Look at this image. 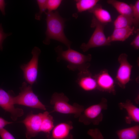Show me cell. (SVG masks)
<instances>
[{
	"mask_svg": "<svg viewBox=\"0 0 139 139\" xmlns=\"http://www.w3.org/2000/svg\"><path fill=\"white\" fill-rule=\"evenodd\" d=\"M47 29L46 37L43 41L48 45L51 39L58 41L65 45L68 48H70L71 42L66 37L64 32L65 20L60 15L58 11L46 12Z\"/></svg>",
	"mask_w": 139,
	"mask_h": 139,
	"instance_id": "cell-1",
	"label": "cell"
},
{
	"mask_svg": "<svg viewBox=\"0 0 139 139\" xmlns=\"http://www.w3.org/2000/svg\"><path fill=\"white\" fill-rule=\"evenodd\" d=\"M55 50L57 55V61H66L68 63L67 67L70 70L83 71L88 70L91 65L92 57L90 54L85 55L71 48L64 50L60 46L56 47Z\"/></svg>",
	"mask_w": 139,
	"mask_h": 139,
	"instance_id": "cell-2",
	"label": "cell"
},
{
	"mask_svg": "<svg viewBox=\"0 0 139 139\" xmlns=\"http://www.w3.org/2000/svg\"><path fill=\"white\" fill-rule=\"evenodd\" d=\"M69 99L63 93L54 92L52 95L50 103L53 106V110L49 113L56 112L63 114H73L76 118L80 116L84 109L83 106L75 103L69 104Z\"/></svg>",
	"mask_w": 139,
	"mask_h": 139,
	"instance_id": "cell-3",
	"label": "cell"
},
{
	"mask_svg": "<svg viewBox=\"0 0 139 139\" xmlns=\"http://www.w3.org/2000/svg\"><path fill=\"white\" fill-rule=\"evenodd\" d=\"M107 24L100 22L93 16L90 27L95 29L88 42L83 43L80 46V48L83 52L92 48L111 45L104 33V28Z\"/></svg>",
	"mask_w": 139,
	"mask_h": 139,
	"instance_id": "cell-4",
	"label": "cell"
},
{
	"mask_svg": "<svg viewBox=\"0 0 139 139\" xmlns=\"http://www.w3.org/2000/svg\"><path fill=\"white\" fill-rule=\"evenodd\" d=\"M107 100L103 98L98 103L84 109L79 117V121L86 125L91 124L98 125L103 119L102 111L107 109Z\"/></svg>",
	"mask_w": 139,
	"mask_h": 139,
	"instance_id": "cell-5",
	"label": "cell"
},
{
	"mask_svg": "<svg viewBox=\"0 0 139 139\" xmlns=\"http://www.w3.org/2000/svg\"><path fill=\"white\" fill-rule=\"evenodd\" d=\"M20 92L17 96L13 97L15 104L25 106L29 107L46 110L45 106L39 100L33 92L32 86L24 82L20 88Z\"/></svg>",
	"mask_w": 139,
	"mask_h": 139,
	"instance_id": "cell-6",
	"label": "cell"
},
{
	"mask_svg": "<svg viewBox=\"0 0 139 139\" xmlns=\"http://www.w3.org/2000/svg\"><path fill=\"white\" fill-rule=\"evenodd\" d=\"M41 52L40 49L35 47L32 49L31 54L32 57L27 64L20 66L23 72L24 77L29 84L32 86L36 82L38 69L39 57Z\"/></svg>",
	"mask_w": 139,
	"mask_h": 139,
	"instance_id": "cell-7",
	"label": "cell"
},
{
	"mask_svg": "<svg viewBox=\"0 0 139 139\" xmlns=\"http://www.w3.org/2000/svg\"><path fill=\"white\" fill-rule=\"evenodd\" d=\"M127 57L125 53H122L119 56L118 60L120 65L114 80L115 84L123 89L125 88L127 84L131 80L133 66L128 62Z\"/></svg>",
	"mask_w": 139,
	"mask_h": 139,
	"instance_id": "cell-8",
	"label": "cell"
},
{
	"mask_svg": "<svg viewBox=\"0 0 139 139\" xmlns=\"http://www.w3.org/2000/svg\"><path fill=\"white\" fill-rule=\"evenodd\" d=\"M45 115V112L34 114H29L25 119L20 122L23 123L26 127L25 136L30 139L37 135L40 132L42 122Z\"/></svg>",
	"mask_w": 139,
	"mask_h": 139,
	"instance_id": "cell-9",
	"label": "cell"
},
{
	"mask_svg": "<svg viewBox=\"0 0 139 139\" xmlns=\"http://www.w3.org/2000/svg\"><path fill=\"white\" fill-rule=\"evenodd\" d=\"M94 76L96 82L97 90L116 94L114 80L110 74L107 70H102Z\"/></svg>",
	"mask_w": 139,
	"mask_h": 139,
	"instance_id": "cell-10",
	"label": "cell"
},
{
	"mask_svg": "<svg viewBox=\"0 0 139 139\" xmlns=\"http://www.w3.org/2000/svg\"><path fill=\"white\" fill-rule=\"evenodd\" d=\"M13 97L0 88V106L5 111L11 114V117L14 121L23 115L24 112L22 109L15 108L13 102Z\"/></svg>",
	"mask_w": 139,
	"mask_h": 139,
	"instance_id": "cell-11",
	"label": "cell"
},
{
	"mask_svg": "<svg viewBox=\"0 0 139 139\" xmlns=\"http://www.w3.org/2000/svg\"><path fill=\"white\" fill-rule=\"evenodd\" d=\"M72 122L68 121L59 124L54 127L47 135L48 139H73L71 133L73 128Z\"/></svg>",
	"mask_w": 139,
	"mask_h": 139,
	"instance_id": "cell-12",
	"label": "cell"
},
{
	"mask_svg": "<svg viewBox=\"0 0 139 139\" xmlns=\"http://www.w3.org/2000/svg\"><path fill=\"white\" fill-rule=\"evenodd\" d=\"M76 82L84 91H90L97 90L96 82L94 75L88 70L79 72Z\"/></svg>",
	"mask_w": 139,
	"mask_h": 139,
	"instance_id": "cell-13",
	"label": "cell"
},
{
	"mask_svg": "<svg viewBox=\"0 0 139 139\" xmlns=\"http://www.w3.org/2000/svg\"><path fill=\"white\" fill-rule=\"evenodd\" d=\"M118 105L120 109H125L127 112V115L125 118L127 123L131 124L133 122L139 123V109L131 100L127 99L125 102L119 103Z\"/></svg>",
	"mask_w": 139,
	"mask_h": 139,
	"instance_id": "cell-14",
	"label": "cell"
},
{
	"mask_svg": "<svg viewBox=\"0 0 139 139\" xmlns=\"http://www.w3.org/2000/svg\"><path fill=\"white\" fill-rule=\"evenodd\" d=\"M136 31L134 26L114 29L112 34L107 38V39L110 43L113 41H123L133 35L134 33L136 32Z\"/></svg>",
	"mask_w": 139,
	"mask_h": 139,
	"instance_id": "cell-15",
	"label": "cell"
},
{
	"mask_svg": "<svg viewBox=\"0 0 139 139\" xmlns=\"http://www.w3.org/2000/svg\"><path fill=\"white\" fill-rule=\"evenodd\" d=\"M88 11L93 13L95 18L101 23L107 24L108 23L112 21L110 13L102 8L101 5L100 4H97Z\"/></svg>",
	"mask_w": 139,
	"mask_h": 139,
	"instance_id": "cell-16",
	"label": "cell"
},
{
	"mask_svg": "<svg viewBox=\"0 0 139 139\" xmlns=\"http://www.w3.org/2000/svg\"><path fill=\"white\" fill-rule=\"evenodd\" d=\"M107 3L111 5L120 14L133 18L132 4L128 5L126 3L116 0H108Z\"/></svg>",
	"mask_w": 139,
	"mask_h": 139,
	"instance_id": "cell-17",
	"label": "cell"
},
{
	"mask_svg": "<svg viewBox=\"0 0 139 139\" xmlns=\"http://www.w3.org/2000/svg\"><path fill=\"white\" fill-rule=\"evenodd\" d=\"M116 133L119 139H139V126L120 129Z\"/></svg>",
	"mask_w": 139,
	"mask_h": 139,
	"instance_id": "cell-18",
	"label": "cell"
},
{
	"mask_svg": "<svg viewBox=\"0 0 139 139\" xmlns=\"http://www.w3.org/2000/svg\"><path fill=\"white\" fill-rule=\"evenodd\" d=\"M47 111L45 112L40 128V132L46 133L47 135L50 134L54 127L53 117Z\"/></svg>",
	"mask_w": 139,
	"mask_h": 139,
	"instance_id": "cell-19",
	"label": "cell"
},
{
	"mask_svg": "<svg viewBox=\"0 0 139 139\" xmlns=\"http://www.w3.org/2000/svg\"><path fill=\"white\" fill-rule=\"evenodd\" d=\"M133 24L132 18L121 14L119 15L114 22V29L131 26Z\"/></svg>",
	"mask_w": 139,
	"mask_h": 139,
	"instance_id": "cell-20",
	"label": "cell"
},
{
	"mask_svg": "<svg viewBox=\"0 0 139 139\" xmlns=\"http://www.w3.org/2000/svg\"><path fill=\"white\" fill-rule=\"evenodd\" d=\"M77 11L82 12L93 8L99 1V0H77L75 1Z\"/></svg>",
	"mask_w": 139,
	"mask_h": 139,
	"instance_id": "cell-21",
	"label": "cell"
},
{
	"mask_svg": "<svg viewBox=\"0 0 139 139\" xmlns=\"http://www.w3.org/2000/svg\"><path fill=\"white\" fill-rule=\"evenodd\" d=\"M47 0H37V2L39 9V12L35 15V19L38 20H40L41 18L42 14L43 13L46 12L47 9Z\"/></svg>",
	"mask_w": 139,
	"mask_h": 139,
	"instance_id": "cell-22",
	"label": "cell"
},
{
	"mask_svg": "<svg viewBox=\"0 0 139 139\" xmlns=\"http://www.w3.org/2000/svg\"><path fill=\"white\" fill-rule=\"evenodd\" d=\"M133 24L135 29L139 24V0L136 1L133 5Z\"/></svg>",
	"mask_w": 139,
	"mask_h": 139,
	"instance_id": "cell-23",
	"label": "cell"
},
{
	"mask_svg": "<svg viewBox=\"0 0 139 139\" xmlns=\"http://www.w3.org/2000/svg\"><path fill=\"white\" fill-rule=\"evenodd\" d=\"M62 2L61 0H48L47 1V12H50L56 10L60 6Z\"/></svg>",
	"mask_w": 139,
	"mask_h": 139,
	"instance_id": "cell-24",
	"label": "cell"
},
{
	"mask_svg": "<svg viewBox=\"0 0 139 139\" xmlns=\"http://www.w3.org/2000/svg\"><path fill=\"white\" fill-rule=\"evenodd\" d=\"M88 134L92 139H104V137L100 130L98 128L91 129L87 132Z\"/></svg>",
	"mask_w": 139,
	"mask_h": 139,
	"instance_id": "cell-25",
	"label": "cell"
},
{
	"mask_svg": "<svg viewBox=\"0 0 139 139\" xmlns=\"http://www.w3.org/2000/svg\"><path fill=\"white\" fill-rule=\"evenodd\" d=\"M11 33H6L3 31L2 24H0V50H2V44L4 40L8 36L11 35Z\"/></svg>",
	"mask_w": 139,
	"mask_h": 139,
	"instance_id": "cell-26",
	"label": "cell"
},
{
	"mask_svg": "<svg viewBox=\"0 0 139 139\" xmlns=\"http://www.w3.org/2000/svg\"><path fill=\"white\" fill-rule=\"evenodd\" d=\"M0 136L2 139H15L10 133L4 128L0 130Z\"/></svg>",
	"mask_w": 139,
	"mask_h": 139,
	"instance_id": "cell-27",
	"label": "cell"
},
{
	"mask_svg": "<svg viewBox=\"0 0 139 139\" xmlns=\"http://www.w3.org/2000/svg\"><path fill=\"white\" fill-rule=\"evenodd\" d=\"M137 34L133 41L131 43V45L136 49H139V30L138 29L136 30Z\"/></svg>",
	"mask_w": 139,
	"mask_h": 139,
	"instance_id": "cell-28",
	"label": "cell"
},
{
	"mask_svg": "<svg viewBox=\"0 0 139 139\" xmlns=\"http://www.w3.org/2000/svg\"><path fill=\"white\" fill-rule=\"evenodd\" d=\"M13 123V122L8 121L3 118L0 117V130L3 128L6 125Z\"/></svg>",
	"mask_w": 139,
	"mask_h": 139,
	"instance_id": "cell-29",
	"label": "cell"
},
{
	"mask_svg": "<svg viewBox=\"0 0 139 139\" xmlns=\"http://www.w3.org/2000/svg\"><path fill=\"white\" fill-rule=\"evenodd\" d=\"M6 4L4 0H0V10L3 15H5V8Z\"/></svg>",
	"mask_w": 139,
	"mask_h": 139,
	"instance_id": "cell-30",
	"label": "cell"
}]
</instances>
